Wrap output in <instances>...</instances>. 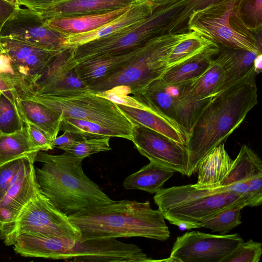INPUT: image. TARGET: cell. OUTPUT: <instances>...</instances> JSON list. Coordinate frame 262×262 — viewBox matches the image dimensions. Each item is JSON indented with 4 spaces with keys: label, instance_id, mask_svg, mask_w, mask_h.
<instances>
[{
    "label": "cell",
    "instance_id": "obj_19",
    "mask_svg": "<svg viewBox=\"0 0 262 262\" xmlns=\"http://www.w3.org/2000/svg\"><path fill=\"white\" fill-rule=\"evenodd\" d=\"M117 105L134 125L148 128L186 146L187 136L185 133L177 123L154 106L151 105L148 110H142L120 104Z\"/></svg>",
    "mask_w": 262,
    "mask_h": 262
},
{
    "label": "cell",
    "instance_id": "obj_29",
    "mask_svg": "<svg viewBox=\"0 0 262 262\" xmlns=\"http://www.w3.org/2000/svg\"><path fill=\"white\" fill-rule=\"evenodd\" d=\"M23 105L35 125L53 141L60 131L62 116L39 103L24 102Z\"/></svg>",
    "mask_w": 262,
    "mask_h": 262
},
{
    "label": "cell",
    "instance_id": "obj_21",
    "mask_svg": "<svg viewBox=\"0 0 262 262\" xmlns=\"http://www.w3.org/2000/svg\"><path fill=\"white\" fill-rule=\"evenodd\" d=\"M133 4L105 13L57 17L44 21L50 28L68 37L94 30L124 13Z\"/></svg>",
    "mask_w": 262,
    "mask_h": 262
},
{
    "label": "cell",
    "instance_id": "obj_47",
    "mask_svg": "<svg viewBox=\"0 0 262 262\" xmlns=\"http://www.w3.org/2000/svg\"><path fill=\"white\" fill-rule=\"evenodd\" d=\"M253 67L256 75L261 72L262 54H259L256 56L254 61Z\"/></svg>",
    "mask_w": 262,
    "mask_h": 262
},
{
    "label": "cell",
    "instance_id": "obj_10",
    "mask_svg": "<svg viewBox=\"0 0 262 262\" xmlns=\"http://www.w3.org/2000/svg\"><path fill=\"white\" fill-rule=\"evenodd\" d=\"M37 100L63 118L87 120L133 132L134 124L116 104L91 91L68 97L41 94Z\"/></svg>",
    "mask_w": 262,
    "mask_h": 262
},
{
    "label": "cell",
    "instance_id": "obj_50",
    "mask_svg": "<svg viewBox=\"0 0 262 262\" xmlns=\"http://www.w3.org/2000/svg\"><path fill=\"white\" fill-rule=\"evenodd\" d=\"M0 88H1V89H3V86H2V85H1V84H0Z\"/></svg>",
    "mask_w": 262,
    "mask_h": 262
},
{
    "label": "cell",
    "instance_id": "obj_26",
    "mask_svg": "<svg viewBox=\"0 0 262 262\" xmlns=\"http://www.w3.org/2000/svg\"><path fill=\"white\" fill-rule=\"evenodd\" d=\"M262 175V162L258 156L246 144L243 145L231 167L219 186L235 182H246Z\"/></svg>",
    "mask_w": 262,
    "mask_h": 262
},
{
    "label": "cell",
    "instance_id": "obj_39",
    "mask_svg": "<svg viewBox=\"0 0 262 262\" xmlns=\"http://www.w3.org/2000/svg\"><path fill=\"white\" fill-rule=\"evenodd\" d=\"M29 140L32 146L38 151L53 149V141L37 126L31 123L28 124Z\"/></svg>",
    "mask_w": 262,
    "mask_h": 262
},
{
    "label": "cell",
    "instance_id": "obj_24",
    "mask_svg": "<svg viewBox=\"0 0 262 262\" xmlns=\"http://www.w3.org/2000/svg\"><path fill=\"white\" fill-rule=\"evenodd\" d=\"M142 46L125 52L102 56L80 63L77 64L79 74L83 81L89 86L95 81L125 64L136 56Z\"/></svg>",
    "mask_w": 262,
    "mask_h": 262
},
{
    "label": "cell",
    "instance_id": "obj_35",
    "mask_svg": "<svg viewBox=\"0 0 262 262\" xmlns=\"http://www.w3.org/2000/svg\"><path fill=\"white\" fill-rule=\"evenodd\" d=\"M262 254V244L250 239L243 241L220 262H258Z\"/></svg>",
    "mask_w": 262,
    "mask_h": 262
},
{
    "label": "cell",
    "instance_id": "obj_15",
    "mask_svg": "<svg viewBox=\"0 0 262 262\" xmlns=\"http://www.w3.org/2000/svg\"><path fill=\"white\" fill-rule=\"evenodd\" d=\"M74 49L62 50L46 68L41 94L68 97L90 91L79 74Z\"/></svg>",
    "mask_w": 262,
    "mask_h": 262
},
{
    "label": "cell",
    "instance_id": "obj_44",
    "mask_svg": "<svg viewBox=\"0 0 262 262\" xmlns=\"http://www.w3.org/2000/svg\"><path fill=\"white\" fill-rule=\"evenodd\" d=\"M18 8L5 0H0V32L4 24Z\"/></svg>",
    "mask_w": 262,
    "mask_h": 262
},
{
    "label": "cell",
    "instance_id": "obj_43",
    "mask_svg": "<svg viewBox=\"0 0 262 262\" xmlns=\"http://www.w3.org/2000/svg\"><path fill=\"white\" fill-rule=\"evenodd\" d=\"M65 0H18L20 6H24L27 8L38 12L57 3Z\"/></svg>",
    "mask_w": 262,
    "mask_h": 262
},
{
    "label": "cell",
    "instance_id": "obj_34",
    "mask_svg": "<svg viewBox=\"0 0 262 262\" xmlns=\"http://www.w3.org/2000/svg\"><path fill=\"white\" fill-rule=\"evenodd\" d=\"M224 0H187L183 10L171 24L168 33L179 34L188 32L187 22L189 16L196 12Z\"/></svg>",
    "mask_w": 262,
    "mask_h": 262
},
{
    "label": "cell",
    "instance_id": "obj_23",
    "mask_svg": "<svg viewBox=\"0 0 262 262\" xmlns=\"http://www.w3.org/2000/svg\"><path fill=\"white\" fill-rule=\"evenodd\" d=\"M220 46L212 41L202 52L192 58L167 69L161 78L167 83L194 80L209 67L212 57L216 55Z\"/></svg>",
    "mask_w": 262,
    "mask_h": 262
},
{
    "label": "cell",
    "instance_id": "obj_37",
    "mask_svg": "<svg viewBox=\"0 0 262 262\" xmlns=\"http://www.w3.org/2000/svg\"><path fill=\"white\" fill-rule=\"evenodd\" d=\"M110 139L108 137L84 139L63 150L84 159L94 154L111 150Z\"/></svg>",
    "mask_w": 262,
    "mask_h": 262
},
{
    "label": "cell",
    "instance_id": "obj_4",
    "mask_svg": "<svg viewBox=\"0 0 262 262\" xmlns=\"http://www.w3.org/2000/svg\"><path fill=\"white\" fill-rule=\"evenodd\" d=\"M164 219L187 230L203 224L222 210L238 204L249 206L248 200L228 185L199 189L192 184L162 188L154 197Z\"/></svg>",
    "mask_w": 262,
    "mask_h": 262
},
{
    "label": "cell",
    "instance_id": "obj_41",
    "mask_svg": "<svg viewBox=\"0 0 262 262\" xmlns=\"http://www.w3.org/2000/svg\"><path fill=\"white\" fill-rule=\"evenodd\" d=\"M14 118V112L12 105L5 99L0 100V127L7 129L11 126Z\"/></svg>",
    "mask_w": 262,
    "mask_h": 262
},
{
    "label": "cell",
    "instance_id": "obj_18",
    "mask_svg": "<svg viewBox=\"0 0 262 262\" xmlns=\"http://www.w3.org/2000/svg\"><path fill=\"white\" fill-rule=\"evenodd\" d=\"M138 0H65L36 12L44 20L105 13L132 5Z\"/></svg>",
    "mask_w": 262,
    "mask_h": 262
},
{
    "label": "cell",
    "instance_id": "obj_3",
    "mask_svg": "<svg viewBox=\"0 0 262 262\" xmlns=\"http://www.w3.org/2000/svg\"><path fill=\"white\" fill-rule=\"evenodd\" d=\"M83 158L64 152L52 155L38 152L35 177L41 193L68 215L83 209L114 202L84 173Z\"/></svg>",
    "mask_w": 262,
    "mask_h": 262
},
{
    "label": "cell",
    "instance_id": "obj_25",
    "mask_svg": "<svg viewBox=\"0 0 262 262\" xmlns=\"http://www.w3.org/2000/svg\"><path fill=\"white\" fill-rule=\"evenodd\" d=\"M174 173L171 169L150 162L125 178L122 186L125 189H139L156 193Z\"/></svg>",
    "mask_w": 262,
    "mask_h": 262
},
{
    "label": "cell",
    "instance_id": "obj_7",
    "mask_svg": "<svg viewBox=\"0 0 262 262\" xmlns=\"http://www.w3.org/2000/svg\"><path fill=\"white\" fill-rule=\"evenodd\" d=\"M187 0L159 7L147 17L104 38L77 46L74 58L77 64L116 54L142 46L150 40L168 33L172 23L183 10Z\"/></svg>",
    "mask_w": 262,
    "mask_h": 262
},
{
    "label": "cell",
    "instance_id": "obj_22",
    "mask_svg": "<svg viewBox=\"0 0 262 262\" xmlns=\"http://www.w3.org/2000/svg\"><path fill=\"white\" fill-rule=\"evenodd\" d=\"M258 55L252 51L220 46L215 60L223 68L224 78L219 93L243 77L253 68Z\"/></svg>",
    "mask_w": 262,
    "mask_h": 262
},
{
    "label": "cell",
    "instance_id": "obj_28",
    "mask_svg": "<svg viewBox=\"0 0 262 262\" xmlns=\"http://www.w3.org/2000/svg\"><path fill=\"white\" fill-rule=\"evenodd\" d=\"M224 78L223 68L215 59H212L206 71L192 81L191 92L196 99H210L219 93Z\"/></svg>",
    "mask_w": 262,
    "mask_h": 262
},
{
    "label": "cell",
    "instance_id": "obj_42",
    "mask_svg": "<svg viewBox=\"0 0 262 262\" xmlns=\"http://www.w3.org/2000/svg\"><path fill=\"white\" fill-rule=\"evenodd\" d=\"M84 140L78 135L72 132L65 130L63 134L57 137L53 141V147H56L62 150L71 147L79 141Z\"/></svg>",
    "mask_w": 262,
    "mask_h": 262
},
{
    "label": "cell",
    "instance_id": "obj_17",
    "mask_svg": "<svg viewBox=\"0 0 262 262\" xmlns=\"http://www.w3.org/2000/svg\"><path fill=\"white\" fill-rule=\"evenodd\" d=\"M156 8L147 2L138 1L124 13L97 29L83 34L67 37L66 48H75L108 36L150 15Z\"/></svg>",
    "mask_w": 262,
    "mask_h": 262
},
{
    "label": "cell",
    "instance_id": "obj_32",
    "mask_svg": "<svg viewBox=\"0 0 262 262\" xmlns=\"http://www.w3.org/2000/svg\"><path fill=\"white\" fill-rule=\"evenodd\" d=\"M245 207L238 204L225 208L206 221L202 228L226 234L242 223L241 211Z\"/></svg>",
    "mask_w": 262,
    "mask_h": 262
},
{
    "label": "cell",
    "instance_id": "obj_27",
    "mask_svg": "<svg viewBox=\"0 0 262 262\" xmlns=\"http://www.w3.org/2000/svg\"><path fill=\"white\" fill-rule=\"evenodd\" d=\"M60 130L76 134L84 139L119 137L132 141L133 132L87 120L63 118Z\"/></svg>",
    "mask_w": 262,
    "mask_h": 262
},
{
    "label": "cell",
    "instance_id": "obj_49",
    "mask_svg": "<svg viewBox=\"0 0 262 262\" xmlns=\"http://www.w3.org/2000/svg\"><path fill=\"white\" fill-rule=\"evenodd\" d=\"M3 52H5V51H4V49H3V48L1 46V42H0V53H3Z\"/></svg>",
    "mask_w": 262,
    "mask_h": 262
},
{
    "label": "cell",
    "instance_id": "obj_5",
    "mask_svg": "<svg viewBox=\"0 0 262 262\" xmlns=\"http://www.w3.org/2000/svg\"><path fill=\"white\" fill-rule=\"evenodd\" d=\"M24 255L71 261L145 262L154 260L133 244L115 238L71 240L29 233L21 244Z\"/></svg>",
    "mask_w": 262,
    "mask_h": 262
},
{
    "label": "cell",
    "instance_id": "obj_2",
    "mask_svg": "<svg viewBox=\"0 0 262 262\" xmlns=\"http://www.w3.org/2000/svg\"><path fill=\"white\" fill-rule=\"evenodd\" d=\"M80 230V239L141 237L164 241L170 236L158 209L150 202L123 200L92 206L68 215Z\"/></svg>",
    "mask_w": 262,
    "mask_h": 262
},
{
    "label": "cell",
    "instance_id": "obj_30",
    "mask_svg": "<svg viewBox=\"0 0 262 262\" xmlns=\"http://www.w3.org/2000/svg\"><path fill=\"white\" fill-rule=\"evenodd\" d=\"M39 152L32 146L28 137L0 136V167L24 158L35 161Z\"/></svg>",
    "mask_w": 262,
    "mask_h": 262
},
{
    "label": "cell",
    "instance_id": "obj_16",
    "mask_svg": "<svg viewBox=\"0 0 262 262\" xmlns=\"http://www.w3.org/2000/svg\"><path fill=\"white\" fill-rule=\"evenodd\" d=\"M40 192L33 164L28 172L11 184L0 200V237L4 240L12 231L23 208Z\"/></svg>",
    "mask_w": 262,
    "mask_h": 262
},
{
    "label": "cell",
    "instance_id": "obj_38",
    "mask_svg": "<svg viewBox=\"0 0 262 262\" xmlns=\"http://www.w3.org/2000/svg\"><path fill=\"white\" fill-rule=\"evenodd\" d=\"M26 158L14 160L0 167V200L8 189L10 181Z\"/></svg>",
    "mask_w": 262,
    "mask_h": 262
},
{
    "label": "cell",
    "instance_id": "obj_40",
    "mask_svg": "<svg viewBox=\"0 0 262 262\" xmlns=\"http://www.w3.org/2000/svg\"><path fill=\"white\" fill-rule=\"evenodd\" d=\"M247 182L251 195L252 207L260 205L262 203V175L253 178Z\"/></svg>",
    "mask_w": 262,
    "mask_h": 262
},
{
    "label": "cell",
    "instance_id": "obj_33",
    "mask_svg": "<svg viewBox=\"0 0 262 262\" xmlns=\"http://www.w3.org/2000/svg\"><path fill=\"white\" fill-rule=\"evenodd\" d=\"M238 11L245 25L254 34L262 30V0H241Z\"/></svg>",
    "mask_w": 262,
    "mask_h": 262
},
{
    "label": "cell",
    "instance_id": "obj_6",
    "mask_svg": "<svg viewBox=\"0 0 262 262\" xmlns=\"http://www.w3.org/2000/svg\"><path fill=\"white\" fill-rule=\"evenodd\" d=\"M188 32L168 33L150 40L125 64L90 84V91L96 93L116 86L125 85L134 96L137 95L166 72L171 50Z\"/></svg>",
    "mask_w": 262,
    "mask_h": 262
},
{
    "label": "cell",
    "instance_id": "obj_8",
    "mask_svg": "<svg viewBox=\"0 0 262 262\" xmlns=\"http://www.w3.org/2000/svg\"><path fill=\"white\" fill-rule=\"evenodd\" d=\"M240 1L224 0L193 12L188 20V32L194 31L219 46L262 54L254 34L245 25L239 15Z\"/></svg>",
    "mask_w": 262,
    "mask_h": 262
},
{
    "label": "cell",
    "instance_id": "obj_45",
    "mask_svg": "<svg viewBox=\"0 0 262 262\" xmlns=\"http://www.w3.org/2000/svg\"><path fill=\"white\" fill-rule=\"evenodd\" d=\"M11 61V58L6 53H0V73L12 72Z\"/></svg>",
    "mask_w": 262,
    "mask_h": 262
},
{
    "label": "cell",
    "instance_id": "obj_20",
    "mask_svg": "<svg viewBox=\"0 0 262 262\" xmlns=\"http://www.w3.org/2000/svg\"><path fill=\"white\" fill-rule=\"evenodd\" d=\"M233 160L221 143L209 151L200 161L196 169L198 181L192 186L199 189L219 187L228 174Z\"/></svg>",
    "mask_w": 262,
    "mask_h": 262
},
{
    "label": "cell",
    "instance_id": "obj_36",
    "mask_svg": "<svg viewBox=\"0 0 262 262\" xmlns=\"http://www.w3.org/2000/svg\"><path fill=\"white\" fill-rule=\"evenodd\" d=\"M117 104H120L142 110H148L151 105L140 101L134 96H130V89L125 85H118L107 90L95 93Z\"/></svg>",
    "mask_w": 262,
    "mask_h": 262
},
{
    "label": "cell",
    "instance_id": "obj_31",
    "mask_svg": "<svg viewBox=\"0 0 262 262\" xmlns=\"http://www.w3.org/2000/svg\"><path fill=\"white\" fill-rule=\"evenodd\" d=\"M209 41L194 31H189L171 50L168 58V69L180 64L204 50Z\"/></svg>",
    "mask_w": 262,
    "mask_h": 262
},
{
    "label": "cell",
    "instance_id": "obj_13",
    "mask_svg": "<svg viewBox=\"0 0 262 262\" xmlns=\"http://www.w3.org/2000/svg\"><path fill=\"white\" fill-rule=\"evenodd\" d=\"M132 141L150 162L187 175L189 155L185 145L138 125H134Z\"/></svg>",
    "mask_w": 262,
    "mask_h": 262
},
{
    "label": "cell",
    "instance_id": "obj_12",
    "mask_svg": "<svg viewBox=\"0 0 262 262\" xmlns=\"http://www.w3.org/2000/svg\"><path fill=\"white\" fill-rule=\"evenodd\" d=\"M243 238L237 233L215 235L198 231L178 236L165 261L220 262Z\"/></svg>",
    "mask_w": 262,
    "mask_h": 262
},
{
    "label": "cell",
    "instance_id": "obj_46",
    "mask_svg": "<svg viewBox=\"0 0 262 262\" xmlns=\"http://www.w3.org/2000/svg\"><path fill=\"white\" fill-rule=\"evenodd\" d=\"M150 3L155 7L165 6L178 2L182 0H138Z\"/></svg>",
    "mask_w": 262,
    "mask_h": 262
},
{
    "label": "cell",
    "instance_id": "obj_9",
    "mask_svg": "<svg viewBox=\"0 0 262 262\" xmlns=\"http://www.w3.org/2000/svg\"><path fill=\"white\" fill-rule=\"evenodd\" d=\"M193 81L170 83L160 77L134 97L156 107L177 123L188 137L211 99L195 98L191 92Z\"/></svg>",
    "mask_w": 262,
    "mask_h": 262
},
{
    "label": "cell",
    "instance_id": "obj_48",
    "mask_svg": "<svg viewBox=\"0 0 262 262\" xmlns=\"http://www.w3.org/2000/svg\"><path fill=\"white\" fill-rule=\"evenodd\" d=\"M5 1L9 2L10 3H11L14 6H15L16 8L20 7V6L19 4L18 0H5Z\"/></svg>",
    "mask_w": 262,
    "mask_h": 262
},
{
    "label": "cell",
    "instance_id": "obj_14",
    "mask_svg": "<svg viewBox=\"0 0 262 262\" xmlns=\"http://www.w3.org/2000/svg\"><path fill=\"white\" fill-rule=\"evenodd\" d=\"M1 37L17 39L46 49L61 51L67 48V37L50 28L35 11L17 8L0 32Z\"/></svg>",
    "mask_w": 262,
    "mask_h": 262
},
{
    "label": "cell",
    "instance_id": "obj_11",
    "mask_svg": "<svg viewBox=\"0 0 262 262\" xmlns=\"http://www.w3.org/2000/svg\"><path fill=\"white\" fill-rule=\"evenodd\" d=\"M22 233L77 241L81 234L68 215L55 207L41 192L33 198L16 217L11 233L4 239L11 246L14 238Z\"/></svg>",
    "mask_w": 262,
    "mask_h": 262
},
{
    "label": "cell",
    "instance_id": "obj_1",
    "mask_svg": "<svg viewBox=\"0 0 262 262\" xmlns=\"http://www.w3.org/2000/svg\"><path fill=\"white\" fill-rule=\"evenodd\" d=\"M256 75L253 67L241 79L211 98L187 137V176L196 170L201 159L226 140L257 104Z\"/></svg>",
    "mask_w": 262,
    "mask_h": 262
}]
</instances>
